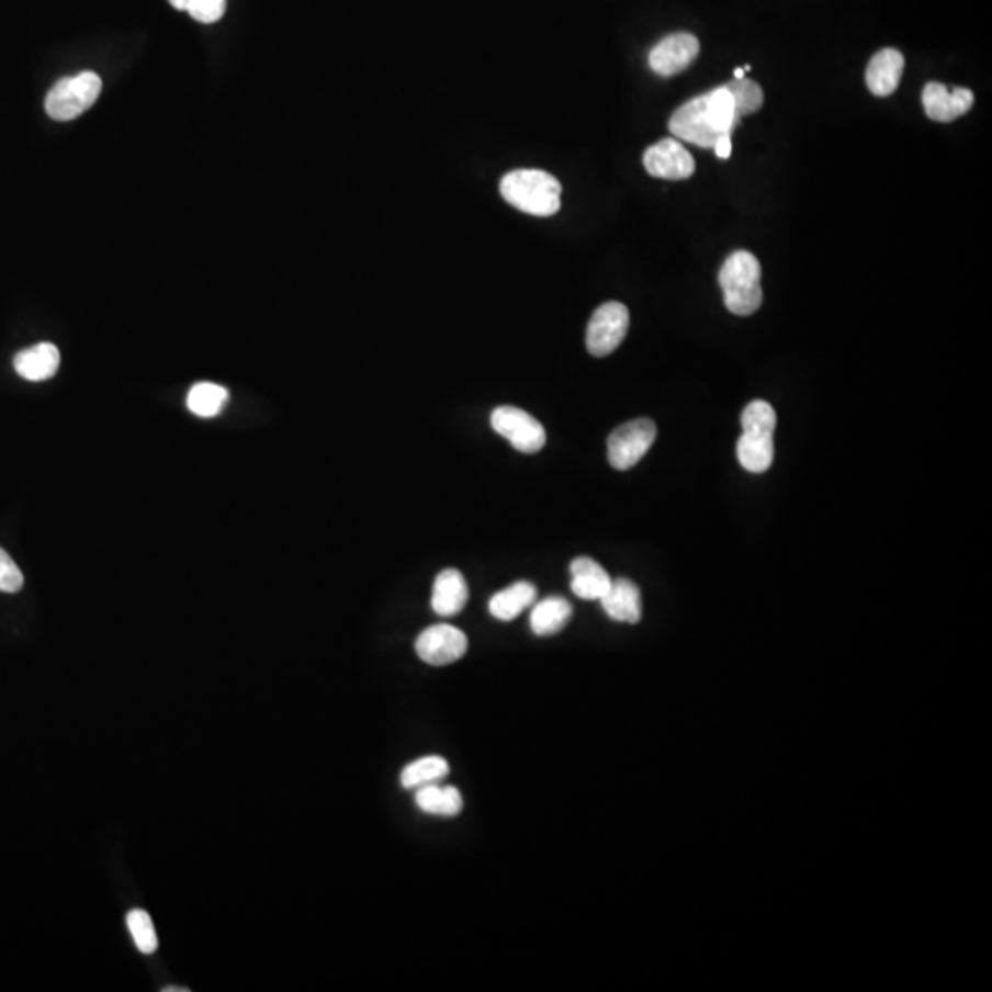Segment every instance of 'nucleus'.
<instances>
[{
    "label": "nucleus",
    "instance_id": "obj_17",
    "mask_svg": "<svg viewBox=\"0 0 992 992\" xmlns=\"http://www.w3.org/2000/svg\"><path fill=\"white\" fill-rule=\"evenodd\" d=\"M737 458L748 473H767L774 462V432L743 430L737 441Z\"/></svg>",
    "mask_w": 992,
    "mask_h": 992
},
{
    "label": "nucleus",
    "instance_id": "obj_3",
    "mask_svg": "<svg viewBox=\"0 0 992 992\" xmlns=\"http://www.w3.org/2000/svg\"><path fill=\"white\" fill-rule=\"evenodd\" d=\"M719 283L733 315L751 316L762 307V263L752 252H733L719 271Z\"/></svg>",
    "mask_w": 992,
    "mask_h": 992
},
{
    "label": "nucleus",
    "instance_id": "obj_14",
    "mask_svg": "<svg viewBox=\"0 0 992 992\" xmlns=\"http://www.w3.org/2000/svg\"><path fill=\"white\" fill-rule=\"evenodd\" d=\"M467 601V582L456 568H447L438 574L432 588V610L436 615L443 618L460 615Z\"/></svg>",
    "mask_w": 992,
    "mask_h": 992
},
{
    "label": "nucleus",
    "instance_id": "obj_10",
    "mask_svg": "<svg viewBox=\"0 0 992 992\" xmlns=\"http://www.w3.org/2000/svg\"><path fill=\"white\" fill-rule=\"evenodd\" d=\"M700 43L691 34L667 35L649 54V67L664 78L684 72L699 56Z\"/></svg>",
    "mask_w": 992,
    "mask_h": 992
},
{
    "label": "nucleus",
    "instance_id": "obj_16",
    "mask_svg": "<svg viewBox=\"0 0 992 992\" xmlns=\"http://www.w3.org/2000/svg\"><path fill=\"white\" fill-rule=\"evenodd\" d=\"M59 362H61V356L56 346L50 342H41L29 350L19 351L13 359V368L21 377L37 383V381L54 377L59 370Z\"/></svg>",
    "mask_w": 992,
    "mask_h": 992
},
{
    "label": "nucleus",
    "instance_id": "obj_24",
    "mask_svg": "<svg viewBox=\"0 0 992 992\" xmlns=\"http://www.w3.org/2000/svg\"><path fill=\"white\" fill-rule=\"evenodd\" d=\"M127 928H129L136 948L142 954L151 956V954L157 952V932H155L151 917H149L146 910H131L129 915H127Z\"/></svg>",
    "mask_w": 992,
    "mask_h": 992
},
{
    "label": "nucleus",
    "instance_id": "obj_23",
    "mask_svg": "<svg viewBox=\"0 0 992 992\" xmlns=\"http://www.w3.org/2000/svg\"><path fill=\"white\" fill-rule=\"evenodd\" d=\"M724 87L732 94L733 109L739 119L746 114L757 113L765 102L762 87L751 79H733Z\"/></svg>",
    "mask_w": 992,
    "mask_h": 992
},
{
    "label": "nucleus",
    "instance_id": "obj_1",
    "mask_svg": "<svg viewBox=\"0 0 992 992\" xmlns=\"http://www.w3.org/2000/svg\"><path fill=\"white\" fill-rule=\"evenodd\" d=\"M737 124L732 94L726 87H719L678 108L669 120V131L678 140L713 147L722 136L732 135Z\"/></svg>",
    "mask_w": 992,
    "mask_h": 992
},
{
    "label": "nucleus",
    "instance_id": "obj_21",
    "mask_svg": "<svg viewBox=\"0 0 992 992\" xmlns=\"http://www.w3.org/2000/svg\"><path fill=\"white\" fill-rule=\"evenodd\" d=\"M451 773V767L446 757L425 756L416 762L408 763L401 773V785L405 789H418L424 785L440 784Z\"/></svg>",
    "mask_w": 992,
    "mask_h": 992
},
{
    "label": "nucleus",
    "instance_id": "obj_7",
    "mask_svg": "<svg viewBox=\"0 0 992 992\" xmlns=\"http://www.w3.org/2000/svg\"><path fill=\"white\" fill-rule=\"evenodd\" d=\"M629 309L620 302H607L594 311L587 327V348L594 357H607L618 350L629 331Z\"/></svg>",
    "mask_w": 992,
    "mask_h": 992
},
{
    "label": "nucleus",
    "instance_id": "obj_30",
    "mask_svg": "<svg viewBox=\"0 0 992 992\" xmlns=\"http://www.w3.org/2000/svg\"><path fill=\"white\" fill-rule=\"evenodd\" d=\"M744 74H746L744 72V68H735V70H733V76H735V79H743Z\"/></svg>",
    "mask_w": 992,
    "mask_h": 992
},
{
    "label": "nucleus",
    "instance_id": "obj_15",
    "mask_svg": "<svg viewBox=\"0 0 992 992\" xmlns=\"http://www.w3.org/2000/svg\"><path fill=\"white\" fill-rule=\"evenodd\" d=\"M572 574V593L579 599L599 601L609 590L610 575L601 564L590 557H577L570 564Z\"/></svg>",
    "mask_w": 992,
    "mask_h": 992
},
{
    "label": "nucleus",
    "instance_id": "obj_18",
    "mask_svg": "<svg viewBox=\"0 0 992 992\" xmlns=\"http://www.w3.org/2000/svg\"><path fill=\"white\" fill-rule=\"evenodd\" d=\"M536 599L537 588L533 583L517 582L489 599V612L496 620H517L526 609L536 604Z\"/></svg>",
    "mask_w": 992,
    "mask_h": 992
},
{
    "label": "nucleus",
    "instance_id": "obj_28",
    "mask_svg": "<svg viewBox=\"0 0 992 992\" xmlns=\"http://www.w3.org/2000/svg\"><path fill=\"white\" fill-rule=\"evenodd\" d=\"M713 149H715L717 157L722 158V160L730 158V155H732V138H730V135L719 138Z\"/></svg>",
    "mask_w": 992,
    "mask_h": 992
},
{
    "label": "nucleus",
    "instance_id": "obj_19",
    "mask_svg": "<svg viewBox=\"0 0 992 992\" xmlns=\"http://www.w3.org/2000/svg\"><path fill=\"white\" fill-rule=\"evenodd\" d=\"M572 615H574L572 605L561 596L542 599L531 610V631L537 636H553L568 625Z\"/></svg>",
    "mask_w": 992,
    "mask_h": 992
},
{
    "label": "nucleus",
    "instance_id": "obj_25",
    "mask_svg": "<svg viewBox=\"0 0 992 992\" xmlns=\"http://www.w3.org/2000/svg\"><path fill=\"white\" fill-rule=\"evenodd\" d=\"M778 424V416L773 405L767 401H752L751 405H746L741 416V425L743 430H756V432H774Z\"/></svg>",
    "mask_w": 992,
    "mask_h": 992
},
{
    "label": "nucleus",
    "instance_id": "obj_2",
    "mask_svg": "<svg viewBox=\"0 0 992 992\" xmlns=\"http://www.w3.org/2000/svg\"><path fill=\"white\" fill-rule=\"evenodd\" d=\"M561 182L542 170H514L500 181L506 203L536 217H550L561 208Z\"/></svg>",
    "mask_w": 992,
    "mask_h": 992
},
{
    "label": "nucleus",
    "instance_id": "obj_12",
    "mask_svg": "<svg viewBox=\"0 0 992 992\" xmlns=\"http://www.w3.org/2000/svg\"><path fill=\"white\" fill-rule=\"evenodd\" d=\"M902 72H904V57L901 52L895 48H884L871 57L868 70H866V83L875 97H890L901 83Z\"/></svg>",
    "mask_w": 992,
    "mask_h": 992
},
{
    "label": "nucleus",
    "instance_id": "obj_11",
    "mask_svg": "<svg viewBox=\"0 0 992 992\" xmlns=\"http://www.w3.org/2000/svg\"><path fill=\"white\" fill-rule=\"evenodd\" d=\"M923 105L928 119L947 124L969 113L974 105V94L969 89L948 91L942 83H928L923 91Z\"/></svg>",
    "mask_w": 992,
    "mask_h": 992
},
{
    "label": "nucleus",
    "instance_id": "obj_8",
    "mask_svg": "<svg viewBox=\"0 0 992 992\" xmlns=\"http://www.w3.org/2000/svg\"><path fill=\"white\" fill-rule=\"evenodd\" d=\"M469 640L458 627L432 625L416 640V653L429 666H449L467 653Z\"/></svg>",
    "mask_w": 992,
    "mask_h": 992
},
{
    "label": "nucleus",
    "instance_id": "obj_5",
    "mask_svg": "<svg viewBox=\"0 0 992 992\" xmlns=\"http://www.w3.org/2000/svg\"><path fill=\"white\" fill-rule=\"evenodd\" d=\"M491 427L519 452L536 454L546 446V430L539 419L519 406H498L491 414Z\"/></svg>",
    "mask_w": 992,
    "mask_h": 992
},
{
    "label": "nucleus",
    "instance_id": "obj_20",
    "mask_svg": "<svg viewBox=\"0 0 992 992\" xmlns=\"http://www.w3.org/2000/svg\"><path fill=\"white\" fill-rule=\"evenodd\" d=\"M416 805L419 811L432 816H458L463 809V798L456 787H440L438 784L418 787Z\"/></svg>",
    "mask_w": 992,
    "mask_h": 992
},
{
    "label": "nucleus",
    "instance_id": "obj_9",
    "mask_svg": "<svg viewBox=\"0 0 992 992\" xmlns=\"http://www.w3.org/2000/svg\"><path fill=\"white\" fill-rule=\"evenodd\" d=\"M643 166L649 176L666 181H684L695 173L691 153L675 138H664L649 147L643 153Z\"/></svg>",
    "mask_w": 992,
    "mask_h": 992
},
{
    "label": "nucleus",
    "instance_id": "obj_6",
    "mask_svg": "<svg viewBox=\"0 0 992 992\" xmlns=\"http://www.w3.org/2000/svg\"><path fill=\"white\" fill-rule=\"evenodd\" d=\"M656 440V425L653 419H632L609 436V462L618 471L634 467Z\"/></svg>",
    "mask_w": 992,
    "mask_h": 992
},
{
    "label": "nucleus",
    "instance_id": "obj_29",
    "mask_svg": "<svg viewBox=\"0 0 992 992\" xmlns=\"http://www.w3.org/2000/svg\"><path fill=\"white\" fill-rule=\"evenodd\" d=\"M188 991H190V989H187V987H166V989H162V992H188Z\"/></svg>",
    "mask_w": 992,
    "mask_h": 992
},
{
    "label": "nucleus",
    "instance_id": "obj_4",
    "mask_svg": "<svg viewBox=\"0 0 992 992\" xmlns=\"http://www.w3.org/2000/svg\"><path fill=\"white\" fill-rule=\"evenodd\" d=\"M102 92V78L97 72H81L52 87L46 97V114L57 122H68L87 113Z\"/></svg>",
    "mask_w": 992,
    "mask_h": 992
},
{
    "label": "nucleus",
    "instance_id": "obj_27",
    "mask_svg": "<svg viewBox=\"0 0 992 992\" xmlns=\"http://www.w3.org/2000/svg\"><path fill=\"white\" fill-rule=\"evenodd\" d=\"M24 575L10 553L0 548V593L15 594L23 588Z\"/></svg>",
    "mask_w": 992,
    "mask_h": 992
},
{
    "label": "nucleus",
    "instance_id": "obj_13",
    "mask_svg": "<svg viewBox=\"0 0 992 992\" xmlns=\"http://www.w3.org/2000/svg\"><path fill=\"white\" fill-rule=\"evenodd\" d=\"M610 620L620 623H638L642 620V594L640 588L629 579H615L609 590L599 599Z\"/></svg>",
    "mask_w": 992,
    "mask_h": 992
},
{
    "label": "nucleus",
    "instance_id": "obj_26",
    "mask_svg": "<svg viewBox=\"0 0 992 992\" xmlns=\"http://www.w3.org/2000/svg\"><path fill=\"white\" fill-rule=\"evenodd\" d=\"M170 4L204 24L217 23L226 10V0H170Z\"/></svg>",
    "mask_w": 992,
    "mask_h": 992
},
{
    "label": "nucleus",
    "instance_id": "obj_22",
    "mask_svg": "<svg viewBox=\"0 0 992 992\" xmlns=\"http://www.w3.org/2000/svg\"><path fill=\"white\" fill-rule=\"evenodd\" d=\"M230 394L225 386L214 383H198L188 392L187 405L199 418H215L225 408Z\"/></svg>",
    "mask_w": 992,
    "mask_h": 992
}]
</instances>
